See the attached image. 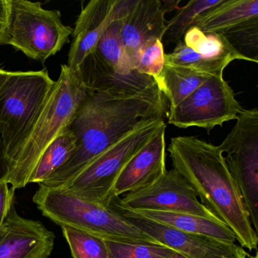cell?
I'll return each instance as SVG.
<instances>
[{
  "mask_svg": "<svg viewBox=\"0 0 258 258\" xmlns=\"http://www.w3.org/2000/svg\"><path fill=\"white\" fill-rule=\"evenodd\" d=\"M76 146V138L66 129L43 152L30 176L28 183L40 184L46 181L69 159Z\"/></svg>",
  "mask_w": 258,
  "mask_h": 258,
  "instance_id": "7402d4cb",
  "label": "cell"
},
{
  "mask_svg": "<svg viewBox=\"0 0 258 258\" xmlns=\"http://www.w3.org/2000/svg\"><path fill=\"white\" fill-rule=\"evenodd\" d=\"M8 25V0H0V46L1 45H7Z\"/></svg>",
  "mask_w": 258,
  "mask_h": 258,
  "instance_id": "f546056e",
  "label": "cell"
},
{
  "mask_svg": "<svg viewBox=\"0 0 258 258\" xmlns=\"http://www.w3.org/2000/svg\"><path fill=\"white\" fill-rule=\"evenodd\" d=\"M243 108L223 76H211L186 99L170 108L168 123L176 127L203 128L208 133L229 120H236Z\"/></svg>",
  "mask_w": 258,
  "mask_h": 258,
  "instance_id": "9c48e42d",
  "label": "cell"
},
{
  "mask_svg": "<svg viewBox=\"0 0 258 258\" xmlns=\"http://www.w3.org/2000/svg\"><path fill=\"white\" fill-rule=\"evenodd\" d=\"M105 241L108 258H168L175 252L162 244Z\"/></svg>",
  "mask_w": 258,
  "mask_h": 258,
  "instance_id": "83f0119b",
  "label": "cell"
},
{
  "mask_svg": "<svg viewBox=\"0 0 258 258\" xmlns=\"http://www.w3.org/2000/svg\"><path fill=\"white\" fill-rule=\"evenodd\" d=\"M166 128L164 126L126 164L116 181L114 196L120 197L146 188L165 173Z\"/></svg>",
  "mask_w": 258,
  "mask_h": 258,
  "instance_id": "5bb4252c",
  "label": "cell"
},
{
  "mask_svg": "<svg viewBox=\"0 0 258 258\" xmlns=\"http://www.w3.org/2000/svg\"><path fill=\"white\" fill-rule=\"evenodd\" d=\"M108 208L157 242L170 247L186 258H247L250 256L241 246L235 243L226 242L204 235L182 232L147 218L123 206L119 196H114Z\"/></svg>",
  "mask_w": 258,
  "mask_h": 258,
  "instance_id": "30bf717a",
  "label": "cell"
},
{
  "mask_svg": "<svg viewBox=\"0 0 258 258\" xmlns=\"http://www.w3.org/2000/svg\"><path fill=\"white\" fill-rule=\"evenodd\" d=\"M74 258H108L106 241L93 234L69 226H61Z\"/></svg>",
  "mask_w": 258,
  "mask_h": 258,
  "instance_id": "d4e9b609",
  "label": "cell"
},
{
  "mask_svg": "<svg viewBox=\"0 0 258 258\" xmlns=\"http://www.w3.org/2000/svg\"><path fill=\"white\" fill-rule=\"evenodd\" d=\"M46 69L12 72L0 90V123L9 161L31 132L53 87Z\"/></svg>",
  "mask_w": 258,
  "mask_h": 258,
  "instance_id": "8992f818",
  "label": "cell"
},
{
  "mask_svg": "<svg viewBox=\"0 0 258 258\" xmlns=\"http://www.w3.org/2000/svg\"><path fill=\"white\" fill-rule=\"evenodd\" d=\"M33 202L44 217L106 241L161 244L108 208L84 200L66 190L39 185Z\"/></svg>",
  "mask_w": 258,
  "mask_h": 258,
  "instance_id": "277c9868",
  "label": "cell"
},
{
  "mask_svg": "<svg viewBox=\"0 0 258 258\" xmlns=\"http://www.w3.org/2000/svg\"><path fill=\"white\" fill-rule=\"evenodd\" d=\"M250 258H258V253L257 252H256V253H255L254 256H249Z\"/></svg>",
  "mask_w": 258,
  "mask_h": 258,
  "instance_id": "e575fe53",
  "label": "cell"
},
{
  "mask_svg": "<svg viewBox=\"0 0 258 258\" xmlns=\"http://www.w3.org/2000/svg\"><path fill=\"white\" fill-rule=\"evenodd\" d=\"M165 63L191 69L211 76H223V71L229 63L205 58L187 47L182 40L176 45L173 52L165 54Z\"/></svg>",
  "mask_w": 258,
  "mask_h": 258,
  "instance_id": "603a6c76",
  "label": "cell"
},
{
  "mask_svg": "<svg viewBox=\"0 0 258 258\" xmlns=\"http://www.w3.org/2000/svg\"><path fill=\"white\" fill-rule=\"evenodd\" d=\"M182 41L187 47L205 58L224 61L229 64L235 60L252 62L251 60L234 49L220 33H203L197 27L192 26L185 32Z\"/></svg>",
  "mask_w": 258,
  "mask_h": 258,
  "instance_id": "ffe728a7",
  "label": "cell"
},
{
  "mask_svg": "<svg viewBox=\"0 0 258 258\" xmlns=\"http://www.w3.org/2000/svg\"><path fill=\"white\" fill-rule=\"evenodd\" d=\"M120 197L123 206L133 211L186 213L220 221L198 199L189 182L174 169L165 173L152 185Z\"/></svg>",
  "mask_w": 258,
  "mask_h": 258,
  "instance_id": "8fae6325",
  "label": "cell"
},
{
  "mask_svg": "<svg viewBox=\"0 0 258 258\" xmlns=\"http://www.w3.org/2000/svg\"><path fill=\"white\" fill-rule=\"evenodd\" d=\"M258 19V0H223L195 21L193 26L203 33H222Z\"/></svg>",
  "mask_w": 258,
  "mask_h": 258,
  "instance_id": "e0dca14e",
  "label": "cell"
},
{
  "mask_svg": "<svg viewBox=\"0 0 258 258\" xmlns=\"http://www.w3.org/2000/svg\"><path fill=\"white\" fill-rule=\"evenodd\" d=\"M167 113L166 98L159 89L137 93L89 91L68 126L76 146L66 163L38 184L61 188L110 146L137 128Z\"/></svg>",
  "mask_w": 258,
  "mask_h": 258,
  "instance_id": "6da1fadb",
  "label": "cell"
},
{
  "mask_svg": "<svg viewBox=\"0 0 258 258\" xmlns=\"http://www.w3.org/2000/svg\"><path fill=\"white\" fill-rule=\"evenodd\" d=\"M168 152L173 168L189 182L201 203L234 232L240 246L256 250L257 232L219 146L196 137H176Z\"/></svg>",
  "mask_w": 258,
  "mask_h": 258,
  "instance_id": "7a4b0ae2",
  "label": "cell"
},
{
  "mask_svg": "<svg viewBox=\"0 0 258 258\" xmlns=\"http://www.w3.org/2000/svg\"><path fill=\"white\" fill-rule=\"evenodd\" d=\"M164 118L134 130L87 164L61 187L84 200L108 208L119 175L128 162L162 129Z\"/></svg>",
  "mask_w": 258,
  "mask_h": 258,
  "instance_id": "5b68a950",
  "label": "cell"
},
{
  "mask_svg": "<svg viewBox=\"0 0 258 258\" xmlns=\"http://www.w3.org/2000/svg\"><path fill=\"white\" fill-rule=\"evenodd\" d=\"M55 239L52 231L22 217L13 205L0 226V258H48Z\"/></svg>",
  "mask_w": 258,
  "mask_h": 258,
  "instance_id": "7c38bea8",
  "label": "cell"
},
{
  "mask_svg": "<svg viewBox=\"0 0 258 258\" xmlns=\"http://www.w3.org/2000/svg\"><path fill=\"white\" fill-rule=\"evenodd\" d=\"M161 0H134L121 19V35L133 70L142 48L152 40L162 41L167 30Z\"/></svg>",
  "mask_w": 258,
  "mask_h": 258,
  "instance_id": "4fadbf2b",
  "label": "cell"
},
{
  "mask_svg": "<svg viewBox=\"0 0 258 258\" xmlns=\"http://www.w3.org/2000/svg\"><path fill=\"white\" fill-rule=\"evenodd\" d=\"M161 7L162 10H164V13H170L173 10L178 9L179 10V3L180 0H172V1H167V0H161Z\"/></svg>",
  "mask_w": 258,
  "mask_h": 258,
  "instance_id": "1f68e13d",
  "label": "cell"
},
{
  "mask_svg": "<svg viewBox=\"0 0 258 258\" xmlns=\"http://www.w3.org/2000/svg\"><path fill=\"white\" fill-rule=\"evenodd\" d=\"M116 0H92L81 10L72 33L67 66L74 72L96 51L102 34L114 19Z\"/></svg>",
  "mask_w": 258,
  "mask_h": 258,
  "instance_id": "9a60e30c",
  "label": "cell"
},
{
  "mask_svg": "<svg viewBox=\"0 0 258 258\" xmlns=\"http://www.w3.org/2000/svg\"><path fill=\"white\" fill-rule=\"evenodd\" d=\"M223 0H191L179 9L174 17L167 22L164 37L167 43L177 44L182 40L185 32L194 25L195 21L202 13L219 5Z\"/></svg>",
  "mask_w": 258,
  "mask_h": 258,
  "instance_id": "cb8c5ba5",
  "label": "cell"
},
{
  "mask_svg": "<svg viewBox=\"0 0 258 258\" xmlns=\"http://www.w3.org/2000/svg\"><path fill=\"white\" fill-rule=\"evenodd\" d=\"M168 258H186L181 253H178V252L175 251L171 256H169Z\"/></svg>",
  "mask_w": 258,
  "mask_h": 258,
  "instance_id": "836d02e7",
  "label": "cell"
},
{
  "mask_svg": "<svg viewBox=\"0 0 258 258\" xmlns=\"http://www.w3.org/2000/svg\"><path fill=\"white\" fill-rule=\"evenodd\" d=\"M9 170V157L4 135V124L0 123V181L6 179Z\"/></svg>",
  "mask_w": 258,
  "mask_h": 258,
  "instance_id": "4dcf8cb0",
  "label": "cell"
},
{
  "mask_svg": "<svg viewBox=\"0 0 258 258\" xmlns=\"http://www.w3.org/2000/svg\"><path fill=\"white\" fill-rule=\"evenodd\" d=\"M134 211L182 232L204 235L226 242L235 243L236 241L234 232L221 221H215L186 213L149 210Z\"/></svg>",
  "mask_w": 258,
  "mask_h": 258,
  "instance_id": "ac0fdd59",
  "label": "cell"
},
{
  "mask_svg": "<svg viewBox=\"0 0 258 258\" xmlns=\"http://www.w3.org/2000/svg\"><path fill=\"white\" fill-rule=\"evenodd\" d=\"M6 179L0 181V226H2L14 203L15 191Z\"/></svg>",
  "mask_w": 258,
  "mask_h": 258,
  "instance_id": "f1b7e54d",
  "label": "cell"
},
{
  "mask_svg": "<svg viewBox=\"0 0 258 258\" xmlns=\"http://www.w3.org/2000/svg\"><path fill=\"white\" fill-rule=\"evenodd\" d=\"M7 45L28 58L45 62L69 42L73 28L63 24L58 10H45L40 2L8 0Z\"/></svg>",
  "mask_w": 258,
  "mask_h": 258,
  "instance_id": "52a82bcc",
  "label": "cell"
},
{
  "mask_svg": "<svg viewBox=\"0 0 258 258\" xmlns=\"http://www.w3.org/2000/svg\"><path fill=\"white\" fill-rule=\"evenodd\" d=\"M11 73L12 72H8V71L4 70V69H0V90L2 89L3 86L4 85Z\"/></svg>",
  "mask_w": 258,
  "mask_h": 258,
  "instance_id": "d6a6232c",
  "label": "cell"
},
{
  "mask_svg": "<svg viewBox=\"0 0 258 258\" xmlns=\"http://www.w3.org/2000/svg\"><path fill=\"white\" fill-rule=\"evenodd\" d=\"M88 90L76 72L67 64L48 94L28 137L9 161L6 180L13 189L28 185L30 176L46 148L66 129L75 117Z\"/></svg>",
  "mask_w": 258,
  "mask_h": 258,
  "instance_id": "3957f363",
  "label": "cell"
},
{
  "mask_svg": "<svg viewBox=\"0 0 258 258\" xmlns=\"http://www.w3.org/2000/svg\"><path fill=\"white\" fill-rule=\"evenodd\" d=\"M164 66L165 53L163 42L155 39L148 42L142 48L137 56L134 70L141 75L153 78L160 89Z\"/></svg>",
  "mask_w": 258,
  "mask_h": 258,
  "instance_id": "4316f807",
  "label": "cell"
},
{
  "mask_svg": "<svg viewBox=\"0 0 258 258\" xmlns=\"http://www.w3.org/2000/svg\"><path fill=\"white\" fill-rule=\"evenodd\" d=\"M253 229L258 232V110L243 109L218 146Z\"/></svg>",
  "mask_w": 258,
  "mask_h": 258,
  "instance_id": "ba28073f",
  "label": "cell"
},
{
  "mask_svg": "<svg viewBox=\"0 0 258 258\" xmlns=\"http://www.w3.org/2000/svg\"><path fill=\"white\" fill-rule=\"evenodd\" d=\"M222 35L240 54L258 62V19L234 27Z\"/></svg>",
  "mask_w": 258,
  "mask_h": 258,
  "instance_id": "484cf974",
  "label": "cell"
},
{
  "mask_svg": "<svg viewBox=\"0 0 258 258\" xmlns=\"http://www.w3.org/2000/svg\"><path fill=\"white\" fill-rule=\"evenodd\" d=\"M211 75L165 63L160 90L174 108L200 87Z\"/></svg>",
  "mask_w": 258,
  "mask_h": 258,
  "instance_id": "44dd1931",
  "label": "cell"
},
{
  "mask_svg": "<svg viewBox=\"0 0 258 258\" xmlns=\"http://www.w3.org/2000/svg\"><path fill=\"white\" fill-rule=\"evenodd\" d=\"M76 73L89 91L137 93L158 88L153 78L141 75L137 71L129 75L117 73L95 52L84 60Z\"/></svg>",
  "mask_w": 258,
  "mask_h": 258,
  "instance_id": "2e32d148",
  "label": "cell"
},
{
  "mask_svg": "<svg viewBox=\"0 0 258 258\" xmlns=\"http://www.w3.org/2000/svg\"><path fill=\"white\" fill-rule=\"evenodd\" d=\"M132 3L133 0H116L114 19L102 34L95 51L105 64L120 75H129L135 71L126 57L121 35V19L127 13Z\"/></svg>",
  "mask_w": 258,
  "mask_h": 258,
  "instance_id": "d6986e66",
  "label": "cell"
}]
</instances>
